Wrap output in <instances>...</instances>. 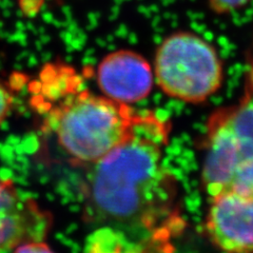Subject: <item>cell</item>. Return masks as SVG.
Wrapping results in <instances>:
<instances>
[{"instance_id": "obj_1", "label": "cell", "mask_w": 253, "mask_h": 253, "mask_svg": "<svg viewBox=\"0 0 253 253\" xmlns=\"http://www.w3.org/2000/svg\"><path fill=\"white\" fill-rule=\"evenodd\" d=\"M168 136L167 122L137 114L129 135L91 165L86 213L118 235L124 250H161L181 229L176 181L163 164Z\"/></svg>"}, {"instance_id": "obj_2", "label": "cell", "mask_w": 253, "mask_h": 253, "mask_svg": "<svg viewBox=\"0 0 253 253\" xmlns=\"http://www.w3.org/2000/svg\"><path fill=\"white\" fill-rule=\"evenodd\" d=\"M136 116L128 105L84 90L53 109L49 118L63 151L91 166L129 135Z\"/></svg>"}, {"instance_id": "obj_3", "label": "cell", "mask_w": 253, "mask_h": 253, "mask_svg": "<svg viewBox=\"0 0 253 253\" xmlns=\"http://www.w3.org/2000/svg\"><path fill=\"white\" fill-rule=\"evenodd\" d=\"M154 78L165 94L199 104L214 94L223 83V63L216 50L189 32L168 36L158 47Z\"/></svg>"}, {"instance_id": "obj_4", "label": "cell", "mask_w": 253, "mask_h": 253, "mask_svg": "<svg viewBox=\"0 0 253 253\" xmlns=\"http://www.w3.org/2000/svg\"><path fill=\"white\" fill-rule=\"evenodd\" d=\"M252 158L253 90L239 104L210 118L202 175L207 194L228 189L235 172Z\"/></svg>"}, {"instance_id": "obj_5", "label": "cell", "mask_w": 253, "mask_h": 253, "mask_svg": "<svg viewBox=\"0 0 253 253\" xmlns=\"http://www.w3.org/2000/svg\"><path fill=\"white\" fill-rule=\"evenodd\" d=\"M206 232L220 250L253 252V193L228 189L212 196Z\"/></svg>"}, {"instance_id": "obj_6", "label": "cell", "mask_w": 253, "mask_h": 253, "mask_svg": "<svg viewBox=\"0 0 253 253\" xmlns=\"http://www.w3.org/2000/svg\"><path fill=\"white\" fill-rule=\"evenodd\" d=\"M96 81L104 96L129 106L150 94L154 74L150 63L140 54L120 50L108 54L99 62Z\"/></svg>"}, {"instance_id": "obj_7", "label": "cell", "mask_w": 253, "mask_h": 253, "mask_svg": "<svg viewBox=\"0 0 253 253\" xmlns=\"http://www.w3.org/2000/svg\"><path fill=\"white\" fill-rule=\"evenodd\" d=\"M51 218L38 205L20 193L11 180L0 179V251L44 241Z\"/></svg>"}, {"instance_id": "obj_8", "label": "cell", "mask_w": 253, "mask_h": 253, "mask_svg": "<svg viewBox=\"0 0 253 253\" xmlns=\"http://www.w3.org/2000/svg\"><path fill=\"white\" fill-rule=\"evenodd\" d=\"M208 1L213 12L217 14H228L242 9L251 0H208Z\"/></svg>"}, {"instance_id": "obj_9", "label": "cell", "mask_w": 253, "mask_h": 253, "mask_svg": "<svg viewBox=\"0 0 253 253\" xmlns=\"http://www.w3.org/2000/svg\"><path fill=\"white\" fill-rule=\"evenodd\" d=\"M13 107L14 97L12 93L2 83H0V126L11 114Z\"/></svg>"}, {"instance_id": "obj_10", "label": "cell", "mask_w": 253, "mask_h": 253, "mask_svg": "<svg viewBox=\"0 0 253 253\" xmlns=\"http://www.w3.org/2000/svg\"><path fill=\"white\" fill-rule=\"evenodd\" d=\"M52 249L45 241H33L20 245L14 251L15 252H50Z\"/></svg>"}]
</instances>
